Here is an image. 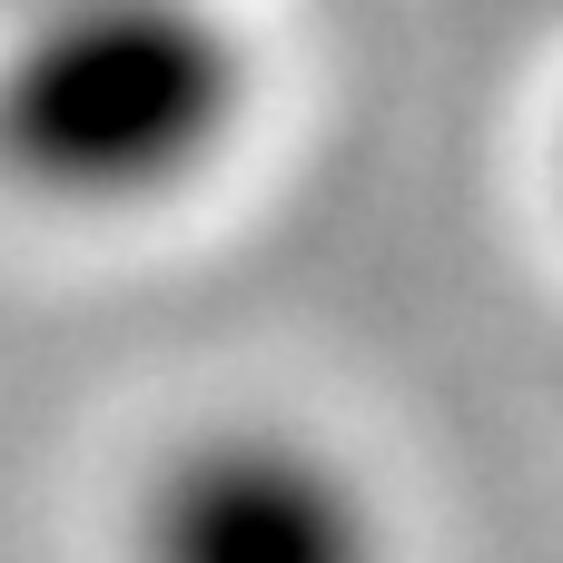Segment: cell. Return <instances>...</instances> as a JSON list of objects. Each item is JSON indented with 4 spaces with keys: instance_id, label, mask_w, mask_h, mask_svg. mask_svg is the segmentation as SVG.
I'll return each mask as SVG.
<instances>
[{
    "instance_id": "cell-1",
    "label": "cell",
    "mask_w": 563,
    "mask_h": 563,
    "mask_svg": "<svg viewBox=\"0 0 563 563\" xmlns=\"http://www.w3.org/2000/svg\"><path fill=\"white\" fill-rule=\"evenodd\" d=\"M247 89L218 0H40L0 20V168L59 208H148L238 139Z\"/></svg>"
},
{
    "instance_id": "cell-3",
    "label": "cell",
    "mask_w": 563,
    "mask_h": 563,
    "mask_svg": "<svg viewBox=\"0 0 563 563\" xmlns=\"http://www.w3.org/2000/svg\"><path fill=\"white\" fill-rule=\"evenodd\" d=\"M20 10H40V0H0V20H20Z\"/></svg>"
},
{
    "instance_id": "cell-2",
    "label": "cell",
    "mask_w": 563,
    "mask_h": 563,
    "mask_svg": "<svg viewBox=\"0 0 563 563\" xmlns=\"http://www.w3.org/2000/svg\"><path fill=\"white\" fill-rule=\"evenodd\" d=\"M139 563H386L356 465L287 426H218L139 495Z\"/></svg>"
}]
</instances>
